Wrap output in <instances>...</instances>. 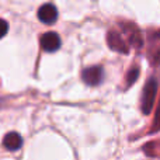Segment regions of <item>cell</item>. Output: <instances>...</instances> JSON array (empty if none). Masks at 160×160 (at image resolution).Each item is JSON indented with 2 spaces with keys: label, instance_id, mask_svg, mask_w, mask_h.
<instances>
[{
  "label": "cell",
  "instance_id": "6da1fadb",
  "mask_svg": "<svg viewBox=\"0 0 160 160\" xmlns=\"http://www.w3.org/2000/svg\"><path fill=\"white\" fill-rule=\"evenodd\" d=\"M156 94H158V82L155 79H150L145 86L143 94H142V112L145 115H149L152 111Z\"/></svg>",
  "mask_w": 160,
  "mask_h": 160
},
{
  "label": "cell",
  "instance_id": "7a4b0ae2",
  "mask_svg": "<svg viewBox=\"0 0 160 160\" xmlns=\"http://www.w3.org/2000/svg\"><path fill=\"white\" fill-rule=\"evenodd\" d=\"M107 42H108V47L112 51H115V52L122 53V55H127V53L129 52L128 44L125 42V39L122 38L121 34H118L117 31H110V32H108Z\"/></svg>",
  "mask_w": 160,
  "mask_h": 160
},
{
  "label": "cell",
  "instance_id": "3957f363",
  "mask_svg": "<svg viewBox=\"0 0 160 160\" xmlns=\"http://www.w3.org/2000/svg\"><path fill=\"white\" fill-rule=\"evenodd\" d=\"M102 69L100 66L86 68L82 72V80L87 86H98L102 82Z\"/></svg>",
  "mask_w": 160,
  "mask_h": 160
},
{
  "label": "cell",
  "instance_id": "277c9868",
  "mask_svg": "<svg viewBox=\"0 0 160 160\" xmlns=\"http://www.w3.org/2000/svg\"><path fill=\"white\" fill-rule=\"evenodd\" d=\"M38 18L44 24H53L58 20V8L52 3L42 4L38 10Z\"/></svg>",
  "mask_w": 160,
  "mask_h": 160
},
{
  "label": "cell",
  "instance_id": "5b68a950",
  "mask_svg": "<svg viewBox=\"0 0 160 160\" xmlns=\"http://www.w3.org/2000/svg\"><path fill=\"white\" fill-rule=\"evenodd\" d=\"M39 44L47 52H55L61 48V38L56 32H45L39 39Z\"/></svg>",
  "mask_w": 160,
  "mask_h": 160
},
{
  "label": "cell",
  "instance_id": "8992f818",
  "mask_svg": "<svg viewBox=\"0 0 160 160\" xmlns=\"http://www.w3.org/2000/svg\"><path fill=\"white\" fill-rule=\"evenodd\" d=\"M124 31L125 34H127L128 37V42H129L131 47L133 48H142V45H143V39H142V35H141V31L138 30L136 27H133V25L128 24V25H124Z\"/></svg>",
  "mask_w": 160,
  "mask_h": 160
},
{
  "label": "cell",
  "instance_id": "52a82bcc",
  "mask_svg": "<svg viewBox=\"0 0 160 160\" xmlns=\"http://www.w3.org/2000/svg\"><path fill=\"white\" fill-rule=\"evenodd\" d=\"M3 145L7 150L14 152V150H18L22 146V138L17 132H8L3 139Z\"/></svg>",
  "mask_w": 160,
  "mask_h": 160
},
{
  "label": "cell",
  "instance_id": "ba28073f",
  "mask_svg": "<svg viewBox=\"0 0 160 160\" xmlns=\"http://www.w3.org/2000/svg\"><path fill=\"white\" fill-rule=\"evenodd\" d=\"M138 76H139V69L138 68H133L132 70H129L128 75H127V86H132L133 83L136 82Z\"/></svg>",
  "mask_w": 160,
  "mask_h": 160
},
{
  "label": "cell",
  "instance_id": "9c48e42d",
  "mask_svg": "<svg viewBox=\"0 0 160 160\" xmlns=\"http://www.w3.org/2000/svg\"><path fill=\"white\" fill-rule=\"evenodd\" d=\"M155 127L152 128V132H158L160 129V102L158 105V111H156V117H155V122H153Z\"/></svg>",
  "mask_w": 160,
  "mask_h": 160
},
{
  "label": "cell",
  "instance_id": "30bf717a",
  "mask_svg": "<svg viewBox=\"0 0 160 160\" xmlns=\"http://www.w3.org/2000/svg\"><path fill=\"white\" fill-rule=\"evenodd\" d=\"M7 31H8L7 21H6V20H3V18H0V38H3V37L7 34Z\"/></svg>",
  "mask_w": 160,
  "mask_h": 160
}]
</instances>
